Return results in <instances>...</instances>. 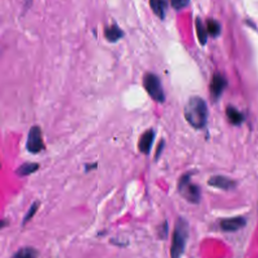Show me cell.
<instances>
[{
  "label": "cell",
  "mask_w": 258,
  "mask_h": 258,
  "mask_svg": "<svg viewBox=\"0 0 258 258\" xmlns=\"http://www.w3.org/2000/svg\"><path fill=\"white\" fill-rule=\"evenodd\" d=\"M185 117L193 127L203 128L208 120L206 102L200 97H192L185 107Z\"/></svg>",
  "instance_id": "1"
},
{
  "label": "cell",
  "mask_w": 258,
  "mask_h": 258,
  "mask_svg": "<svg viewBox=\"0 0 258 258\" xmlns=\"http://www.w3.org/2000/svg\"><path fill=\"white\" fill-rule=\"evenodd\" d=\"M189 234H190V229H189L188 221L183 217L177 218L174 225V230L172 233V245H171V258L182 257L187 247Z\"/></svg>",
  "instance_id": "2"
},
{
  "label": "cell",
  "mask_w": 258,
  "mask_h": 258,
  "mask_svg": "<svg viewBox=\"0 0 258 258\" xmlns=\"http://www.w3.org/2000/svg\"><path fill=\"white\" fill-rule=\"evenodd\" d=\"M177 191L189 203L198 204L201 201V189L191 181V173H185L177 184Z\"/></svg>",
  "instance_id": "3"
},
{
  "label": "cell",
  "mask_w": 258,
  "mask_h": 258,
  "mask_svg": "<svg viewBox=\"0 0 258 258\" xmlns=\"http://www.w3.org/2000/svg\"><path fill=\"white\" fill-rule=\"evenodd\" d=\"M144 89L148 91L151 98L157 102L165 101V93L161 86L160 80L154 74L148 73L143 78Z\"/></svg>",
  "instance_id": "4"
},
{
  "label": "cell",
  "mask_w": 258,
  "mask_h": 258,
  "mask_svg": "<svg viewBox=\"0 0 258 258\" xmlns=\"http://www.w3.org/2000/svg\"><path fill=\"white\" fill-rule=\"evenodd\" d=\"M43 149H44V144L43 140L42 130L38 126L32 127L29 130L27 136L26 150L31 153H39Z\"/></svg>",
  "instance_id": "5"
},
{
  "label": "cell",
  "mask_w": 258,
  "mask_h": 258,
  "mask_svg": "<svg viewBox=\"0 0 258 258\" xmlns=\"http://www.w3.org/2000/svg\"><path fill=\"white\" fill-rule=\"evenodd\" d=\"M246 220L243 217H233L228 219H223L220 222V227L225 232H233L244 227Z\"/></svg>",
  "instance_id": "6"
},
{
  "label": "cell",
  "mask_w": 258,
  "mask_h": 258,
  "mask_svg": "<svg viewBox=\"0 0 258 258\" xmlns=\"http://www.w3.org/2000/svg\"><path fill=\"white\" fill-rule=\"evenodd\" d=\"M227 82H226L225 78L220 74H215L212 78L211 85H210V91L214 99H218L223 93L224 89L226 88Z\"/></svg>",
  "instance_id": "7"
},
{
  "label": "cell",
  "mask_w": 258,
  "mask_h": 258,
  "mask_svg": "<svg viewBox=\"0 0 258 258\" xmlns=\"http://www.w3.org/2000/svg\"><path fill=\"white\" fill-rule=\"evenodd\" d=\"M208 184L211 187L221 189V190H226V191L231 190L235 187L234 181L230 180L227 176H223V175L212 176L211 179L208 181Z\"/></svg>",
  "instance_id": "8"
},
{
  "label": "cell",
  "mask_w": 258,
  "mask_h": 258,
  "mask_svg": "<svg viewBox=\"0 0 258 258\" xmlns=\"http://www.w3.org/2000/svg\"><path fill=\"white\" fill-rule=\"evenodd\" d=\"M154 139V132L153 130H148L145 131L142 136L139 139L138 142V149L139 150L144 153V154H149L151 147H152V142Z\"/></svg>",
  "instance_id": "9"
},
{
  "label": "cell",
  "mask_w": 258,
  "mask_h": 258,
  "mask_svg": "<svg viewBox=\"0 0 258 258\" xmlns=\"http://www.w3.org/2000/svg\"><path fill=\"white\" fill-rule=\"evenodd\" d=\"M150 4L152 11L160 20H164L168 10V0H150Z\"/></svg>",
  "instance_id": "10"
},
{
  "label": "cell",
  "mask_w": 258,
  "mask_h": 258,
  "mask_svg": "<svg viewBox=\"0 0 258 258\" xmlns=\"http://www.w3.org/2000/svg\"><path fill=\"white\" fill-rule=\"evenodd\" d=\"M123 37V31L117 25H111L105 28V38L110 43H116Z\"/></svg>",
  "instance_id": "11"
},
{
  "label": "cell",
  "mask_w": 258,
  "mask_h": 258,
  "mask_svg": "<svg viewBox=\"0 0 258 258\" xmlns=\"http://www.w3.org/2000/svg\"><path fill=\"white\" fill-rule=\"evenodd\" d=\"M226 114H227L229 121L235 125L241 124L244 120V116L242 115L238 110H236L234 107H231V106L228 107L227 110H226Z\"/></svg>",
  "instance_id": "12"
},
{
  "label": "cell",
  "mask_w": 258,
  "mask_h": 258,
  "mask_svg": "<svg viewBox=\"0 0 258 258\" xmlns=\"http://www.w3.org/2000/svg\"><path fill=\"white\" fill-rule=\"evenodd\" d=\"M39 252L32 247L21 248L18 252H15L10 258H38Z\"/></svg>",
  "instance_id": "13"
},
{
  "label": "cell",
  "mask_w": 258,
  "mask_h": 258,
  "mask_svg": "<svg viewBox=\"0 0 258 258\" xmlns=\"http://www.w3.org/2000/svg\"><path fill=\"white\" fill-rule=\"evenodd\" d=\"M39 168H40V166L38 164L26 163L18 169V171H16V173L21 176H25V175H28L32 172H36L39 170Z\"/></svg>",
  "instance_id": "14"
},
{
  "label": "cell",
  "mask_w": 258,
  "mask_h": 258,
  "mask_svg": "<svg viewBox=\"0 0 258 258\" xmlns=\"http://www.w3.org/2000/svg\"><path fill=\"white\" fill-rule=\"evenodd\" d=\"M196 29H197V35H198V39H199V42L201 43V44H206L207 43V27H205V25L203 24L202 21L200 19H197L196 20Z\"/></svg>",
  "instance_id": "15"
},
{
  "label": "cell",
  "mask_w": 258,
  "mask_h": 258,
  "mask_svg": "<svg viewBox=\"0 0 258 258\" xmlns=\"http://www.w3.org/2000/svg\"><path fill=\"white\" fill-rule=\"evenodd\" d=\"M207 31L212 37L219 36L220 31H221V26H220L219 22H217L214 20H209L207 22Z\"/></svg>",
  "instance_id": "16"
},
{
  "label": "cell",
  "mask_w": 258,
  "mask_h": 258,
  "mask_svg": "<svg viewBox=\"0 0 258 258\" xmlns=\"http://www.w3.org/2000/svg\"><path fill=\"white\" fill-rule=\"evenodd\" d=\"M39 206H40V203L39 202H35L34 204H32L29 208V210L27 211V213L25 214L24 218H23V222H22V225H25L28 221H30L32 219V217H34L38 211L39 209Z\"/></svg>",
  "instance_id": "17"
},
{
  "label": "cell",
  "mask_w": 258,
  "mask_h": 258,
  "mask_svg": "<svg viewBox=\"0 0 258 258\" xmlns=\"http://www.w3.org/2000/svg\"><path fill=\"white\" fill-rule=\"evenodd\" d=\"M190 0H171V4L175 10H181L188 6Z\"/></svg>",
  "instance_id": "18"
},
{
  "label": "cell",
  "mask_w": 258,
  "mask_h": 258,
  "mask_svg": "<svg viewBox=\"0 0 258 258\" xmlns=\"http://www.w3.org/2000/svg\"><path fill=\"white\" fill-rule=\"evenodd\" d=\"M168 233H169V228H168V223L165 222L164 225H160L159 227V231H158V235L160 238H167L168 237Z\"/></svg>",
  "instance_id": "19"
},
{
  "label": "cell",
  "mask_w": 258,
  "mask_h": 258,
  "mask_svg": "<svg viewBox=\"0 0 258 258\" xmlns=\"http://www.w3.org/2000/svg\"><path fill=\"white\" fill-rule=\"evenodd\" d=\"M163 149H164V142H160L159 145H158V149L156 150V154H155V159H157L160 155V152L163 151Z\"/></svg>",
  "instance_id": "20"
}]
</instances>
